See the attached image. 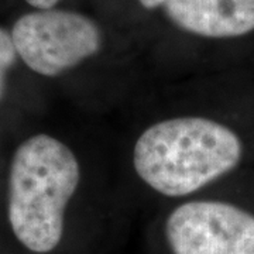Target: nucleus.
<instances>
[{
	"label": "nucleus",
	"instance_id": "f257e3e1",
	"mask_svg": "<svg viewBox=\"0 0 254 254\" xmlns=\"http://www.w3.org/2000/svg\"><path fill=\"white\" fill-rule=\"evenodd\" d=\"M243 155L236 133L198 116L157 122L137 138L133 165L151 190L170 198L193 193L233 171Z\"/></svg>",
	"mask_w": 254,
	"mask_h": 254
},
{
	"label": "nucleus",
	"instance_id": "f03ea898",
	"mask_svg": "<svg viewBox=\"0 0 254 254\" xmlns=\"http://www.w3.org/2000/svg\"><path fill=\"white\" fill-rule=\"evenodd\" d=\"M79 182V161L61 140L41 133L18 145L10 163L7 218L21 245L40 254L60 245Z\"/></svg>",
	"mask_w": 254,
	"mask_h": 254
},
{
	"label": "nucleus",
	"instance_id": "7ed1b4c3",
	"mask_svg": "<svg viewBox=\"0 0 254 254\" xmlns=\"http://www.w3.org/2000/svg\"><path fill=\"white\" fill-rule=\"evenodd\" d=\"M11 37L23 63L43 76H58L72 69L102 46L96 23L66 10L27 13L14 23Z\"/></svg>",
	"mask_w": 254,
	"mask_h": 254
},
{
	"label": "nucleus",
	"instance_id": "20e7f679",
	"mask_svg": "<svg viewBox=\"0 0 254 254\" xmlns=\"http://www.w3.org/2000/svg\"><path fill=\"white\" fill-rule=\"evenodd\" d=\"M173 254H254V215L226 202L193 200L168 215Z\"/></svg>",
	"mask_w": 254,
	"mask_h": 254
},
{
	"label": "nucleus",
	"instance_id": "39448f33",
	"mask_svg": "<svg viewBox=\"0 0 254 254\" xmlns=\"http://www.w3.org/2000/svg\"><path fill=\"white\" fill-rule=\"evenodd\" d=\"M178 27L209 38H233L254 30V0H165Z\"/></svg>",
	"mask_w": 254,
	"mask_h": 254
},
{
	"label": "nucleus",
	"instance_id": "423d86ee",
	"mask_svg": "<svg viewBox=\"0 0 254 254\" xmlns=\"http://www.w3.org/2000/svg\"><path fill=\"white\" fill-rule=\"evenodd\" d=\"M17 57V50L14 46L11 33H9L3 27H0V99L4 95L7 72L16 64Z\"/></svg>",
	"mask_w": 254,
	"mask_h": 254
},
{
	"label": "nucleus",
	"instance_id": "0eeeda50",
	"mask_svg": "<svg viewBox=\"0 0 254 254\" xmlns=\"http://www.w3.org/2000/svg\"><path fill=\"white\" fill-rule=\"evenodd\" d=\"M30 6L38 10H50L54 7L60 0H26Z\"/></svg>",
	"mask_w": 254,
	"mask_h": 254
},
{
	"label": "nucleus",
	"instance_id": "6e6552de",
	"mask_svg": "<svg viewBox=\"0 0 254 254\" xmlns=\"http://www.w3.org/2000/svg\"><path fill=\"white\" fill-rule=\"evenodd\" d=\"M141 3V6L145 7V9H155L158 6H161L165 3V0H138Z\"/></svg>",
	"mask_w": 254,
	"mask_h": 254
}]
</instances>
